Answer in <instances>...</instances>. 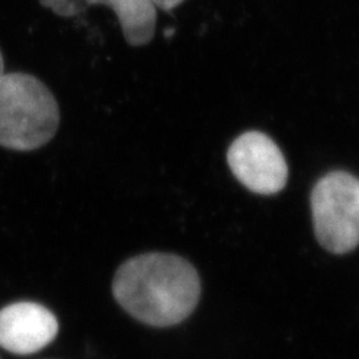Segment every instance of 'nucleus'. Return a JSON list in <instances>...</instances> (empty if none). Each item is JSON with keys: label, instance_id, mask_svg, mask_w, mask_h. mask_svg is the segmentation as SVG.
Instances as JSON below:
<instances>
[{"label": "nucleus", "instance_id": "nucleus-9", "mask_svg": "<svg viewBox=\"0 0 359 359\" xmlns=\"http://www.w3.org/2000/svg\"><path fill=\"white\" fill-rule=\"evenodd\" d=\"M4 74V59H3V53L0 50V76Z\"/></svg>", "mask_w": 359, "mask_h": 359}, {"label": "nucleus", "instance_id": "nucleus-1", "mask_svg": "<svg viewBox=\"0 0 359 359\" xmlns=\"http://www.w3.org/2000/svg\"><path fill=\"white\" fill-rule=\"evenodd\" d=\"M112 287L121 308L136 320L156 327L187 320L201 293L200 278L192 265L167 253L130 258L117 270Z\"/></svg>", "mask_w": 359, "mask_h": 359}, {"label": "nucleus", "instance_id": "nucleus-4", "mask_svg": "<svg viewBox=\"0 0 359 359\" xmlns=\"http://www.w3.org/2000/svg\"><path fill=\"white\" fill-rule=\"evenodd\" d=\"M228 164L241 184L259 194L283 191L289 176L278 145L257 130L246 132L233 142L228 151Z\"/></svg>", "mask_w": 359, "mask_h": 359}, {"label": "nucleus", "instance_id": "nucleus-3", "mask_svg": "<svg viewBox=\"0 0 359 359\" xmlns=\"http://www.w3.org/2000/svg\"><path fill=\"white\" fill-rule=\"evenodd\" d=\"M314 231L320 244L335 255L359 245V180L346 172L322 177L311 193Z\"/></svg>", "mask_w": 359, "mask_h": 359}, {"label": "nucleus", "instance_id": "nucleus-5", "mask_svg": "<svg viewBox=\"0 0 359 359\" xmlns=\"http://www.w3.org/2000/svg\"><path fill=\"white\" fill-rule=\"evenodd\" d=\"M57 332L56 317L35 302H16L0 310V346L13 354L40 351L51 344Z\"/></svg>", "mask_w": 359, "mask_h": 359}, {"label": "nucleus", "instance_id": "nucleus-8", "mask_svg": "<svg viewBox=\"0 0 359 359\" xmlns=\"http://www.w3.org/2000/svg\"><path fill=\"white\" fill-rule=\"evenodd\" d=\"M156 8H161L164 11H170L180 6L184 0H151Z\"/></svg>", "mask_w": 359, "mask_h": 359}, {"label": "nucleus", "instance_id": "nucleus-7", "mask_svg": "<svg viewBox=\"0 0 359 359\" xmlns=\"http://www.w3.org/2000/svg\"><path fill=\"white\" fill-rule=\"evenodd\" d=\"M39 3L63 18L76 16L88 7L84 0H39Z\"/></svg>", "mask_w": 359, "mask_h": 359}, {"label": "nucleus", "instance_id": "nucleus-6", "mask_svg": "<svg viewBox=\"0 0 359 359\" xmlns=\"http://www.w3.org/2000/svg\"><path fill=\"white\" fill-rule=\"evenodd\" d=\"M88 6H108L115 11L123 35L132 47L151 43L156 31L157 11L151 0H84Z\"/></svg>", "mask_w": 359, "mask_h": 359}, {"label": "nucleus", "instance_id": "nucleus-2", "mask_svg": "<svg viewBox=\"0 0 359 359\" xmlns=\"http://www.w3.org/2000/svg\"><path fill=\"white\" fill-rule=\"evenodd\" d=\"M60 123L59 105L38 77L13 72L0 76V145L32 151L55 136Z\"/></svg>", "mask_w": 359, "mask_h": 359}]
</instances>
